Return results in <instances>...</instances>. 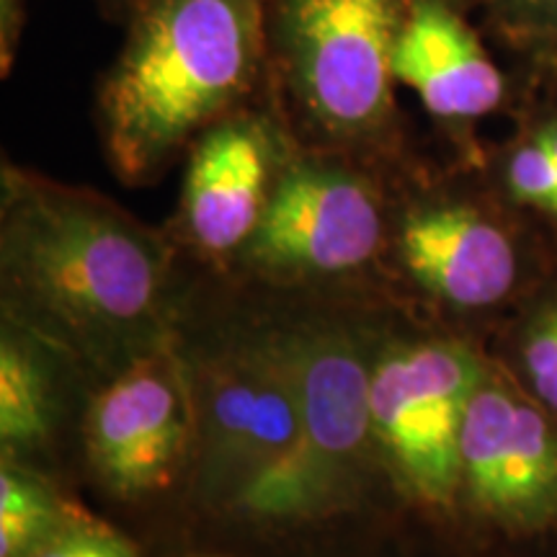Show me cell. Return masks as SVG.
Here are the masks:
<instances>
[{
  "instance_id": "cell-9",
  "label": "cell",
  "mask_w": 557,
  "mask_h": 557,
  "mask_svg": "<svg viewBox=\"0 0 557 557\" xmlns=\"http://www.w3.org/2000/svg\"><path fill=\"white\" fill-rule=\"evenodd\" d=\"M380 235V209L364 181L299 163L271 191L248 256L274 271L341 274L372 259Z\"/></svg>"
},
{
  "instance_id": "cell-5",
  "label": "cell",
  "mask_w": 557,
  "mask_h": 557,
  "mask_svg": "<svg viewBox=\"0 0 557 557\" xmlns=\"http://www.w3.org/2000/svg\"><path fill=\"white\" fill-rule=\"evenodd\" d=\"M297 434V387L282 338L240 348L205 374L197 406L201 487L235 500L274 468Z\"/></svg>"
},
{
  "instance_id": "cell-3",
  "label": "cell",
  "mask_w": 557,
  "mask_h": 557,
  "mask_svg": "<svg viewBox=\"0 0 557 557\" xmlns=\"http://www.w3.org/2000/svg\"><path fill=\"white\" fill-rule=\"evenodd\" d=\"M297 387V434L284 457L238 498L259 519L299 521L338 511L361 493L374 447L372 367L338 333L282 336Z\"/></svg>"
},
{
  "instance_id": "cell-7",
  "label": "cell",
  "mask_w": 557,
  "mask_h": 557,
  "mask_svg": "<svg viewBox=\"0 0 557 557\" xmlns=\"http://www.w3.org/2000/svg\"><path fill=\"white\" fill-rule=\"evenodd\" d=\"M197 431V403L178 361L163 348L137 354L94 400L88 455L120 496L163 487L186 459Z\"/></svg>"
},
{
  "instance_id": "cell-4",
  "label": "cell",
  "mask_w": 557,
  "mask_h": 557,
  "mask_svg": "<svg viewBox=\"0 0 557 557\" xmlns=\"http://www.w3.org/2000/svg\"><path fill=\"white\" fill-rule=\"evenodd\" d=\"M483 369L459 344L395 348L372 367L374 447L410 496L449 504L459 487V438Z\"/></svg>"
},
{
  "instance_id": "cell-1",
  "label": "cell",
  "mask_w": 557,
  "mask_h": 557,
  "mask_svg": "<svg viewBox=\"0 0 557 557\" xmlns=\"http://www.w3.org/2000/svg\"><path fill=\"white\" fill-rule=\"evenodd\" d=\"M165 269L156 235L107 201L13 181L3 225L5 282L65 344L88 354L135 346L156 329Z\"/></svg>"
},
{
  "instance_id": "cell-16",
  "label": "cell",
  "mask_w": 557,
  "mask_h": 557,
  "mask_svg": "<svg viewBox=\"0 0 557 557\" xmlns=\"http://www.w3.org/2000/svg\"><path fill=\"white\" fill-rule=\"evenodd\" d=\"M29 557H137L135 549L109 527L86 517H70Z\"/></svg>"
},
{
  "instance_id": "cell-2",
  "label": "cell",
  "mask_w": 557,
  "mask_h": 557,
  "mask_svg": "<svg viewBox=\"0 0 557 557\" xmlns=\"http://www.w3.org/2000/svg\"><path fill=\"white\" fill-rule=\"evenodd\" d=\"M256 0H156L103 94L107 143L124 176L156 169L248 81Z\"/></svg>"
},
{
  "instance_id": "cell-11",
  "label": "cell",
  "mask_w": 557,
  "mask_h": 557,
  "mask_svg": "<svg viewBox=\"0 0 557 557\" xmlns=\"http://www.w3.org/2000/svg\"><path fill=\"white\" fill-rule=\"evenodd\" d=\"M410 274L459 308H487L517 278V256L496 225L468 207H429L410 214L400 233Z\"/></svg>"
},
{
  "instance_id": "cell-10",
  "label": "cell",
  "mask_w": 557,
  "mask_h": 557,
  "mask_svg": "<svg viewBox=\"0 0 557 557\" xmlns=\"http://www.w3.org/2000/svg\"><path fill=\"white\" fill-rule=\"evenodd\" d=\"M393 73L431 114L447 120L487 114L504 96L496 65L442 0H416L395 39Z\"/></svg>"
},
{
  "instance_id": "cell-18",
  "label": "cell",
  "mask_w": 557,
  "mask_h": 557,
  "mask_svg": "<svg viewBox=\"0 0 557 557\" xmlns=\"http://www.w3.org/2000/svg\"><path fill=\"white\" fill-rule=\"evenodd\" d=\"M529 11H537L547 18H557V0H519Z\"/></svg>"
},
{
  "instance_id": "cell-14",
  "label": "cell",
  "mask_w": 557,
  "mask_h": 557,
  "mask_svg": "<svg viewBox=\"0 0 557 557\" xmlns=\"http://www.w3.org/2000/svg\"><path fill=\"white\" fill-rule=\"evenodd\" d=\"M73 517L41 480L5 462L0 472V557H29Z\"/></svg>"
},
{
  "instance_id": "cell-12",
  "label": "cell",
  "mask_w": 557,
  "mask_h": 557,
  "mask_svg": "<svg viewBox=\"0 0 557 557\" xmlns=\"http://www.w3.org/2000/svg\"><path fill=\"white\" fill-rule=\"evenodd\" d=\"M269 145L259 127L233 122L205 137L186 178V222L212 253L248 243L267 209Z\"/></svg>"
},
{
  "instance_id": "cell-15",
  "label": "cell",
  "mask_w": 557,
  "mask_h": 557,
  "mask_svg": "<svg viewBox=\"0 0 557 557\" xmlns=\"http://www.w3.org/2000/svg\"><path fill=\"white\" fill-rule=\"evenodd\" d=\"M521 359L537 398L557 413V297L529 325Z\"/></svg>"
},
{
  "instance_id": "cell-17",
  "label": "cell",
  "mask_w": 557,
  "mask_h": 557,
  "mask_svg": "<svg viewBox=\"0 0 557 557\" xmlns=\"http://www.w3.org/2000/svg\"><path fill=\"white\" fill-rule=\"evenodd\" d=\"M508 181H511V189L521 201L557 214V169L540 137L524 145L511 158Z\"/></svg>"
},
{
  "instance_id": "cell-6",
  "label": "cell",
  "mask_w": 557,
  "mask_h": 557,
  "mask_svg": "<svg viewBox=\"0 0 557 557\" xmlns=\"http://www.w3.org/2000/svg\"><path fill=\"white\" fill-rule=\"evenodd\" d=\"M287 45L308 107L338 132L377 127L389 111L393 0H289Z\"/></svg>"
},
{
  "instance_id": "cell-13",
  "label": "cell",
  "mask_w": 557,
  "mask_h": 557,
  "mask_svg": "<svg viewBox=\"0 0 557 557\" xmlns=\"http://www.w3.org/2000/svg\"><path fill=\"white\" fill-rule=\"evenodd\" d=\"M52 421L47 369L32 346L5 336L0 346V438L5 449H32L45 442Z\"/></svg>"
},
{
  "instance_id": "cell-19",
  "label": "cell",
  "mask_w": 557,
  "mask_h": 557,
  "mask_svg": "<svg viewBox=\"0 0 557 557\" xmlns=\"http://www.w3.org/2000/svg\"><path fill=\"white\" fill-rule=\"evenodd\" d=\"M540 139L545 143V148L549 150V156H553V163L557 169V124H555V127H547L545 132H542Z\"/></svg>"
},
{
  "instance_id": "cell-8",
  "label": "cell",
  "mask_w": 557,
  "mask_h": 557,
  "mask_svg": "<svg viewBox=\"0 0 557 557\" xmlns=\"http://www.w3.org/2000/svg\"><path fill=\"white\" fill-rule=\"evenodd\" d=\"M459 480L472 506L511 532L557 519V434L532 403L480 382L459 438Z\"/></svg>"
}]
</instances>
